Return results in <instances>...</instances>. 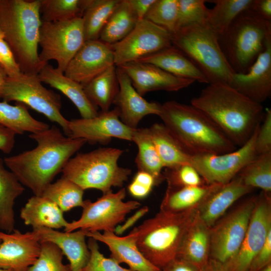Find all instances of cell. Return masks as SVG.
Masks as SVG:
<instances>
[{"mask_svg": "<svg viewBox=\"0 0 271 271\" xmlns=\"http://www.w3.org/2000/svg\"><path fill=\"white\" fill-rule=\"evenodd\" d=\"M29 137L37 146L16 155L6 157L5 165L19 182L34 195L42 196L46 187L86 143L83 139L63 134L55 125Z\"/></svg>", "mask_w": 271, "mask_h": 271, "instance_id": "6da1fadb", "label": "cell"}, {"mask_svg": "<svg viewBox=\"0 0 271 271\" xmlns=\"http://www.w3.org/2000/svg\"><path fill=\"white\" fill-rule=\"evenodd\" d=\"M191 104L205 113L236 147L248 141L264 114L261 104L226 84H208Z\"/></svg>", "mask_w": 271, "mask_h": 271, "instance_id": "7a4b0ae2", "label": "cell"}, {"mask_svg": "<svg viewBox=\"0 0 271 271\" xmlns=\"http://www.w3.org/2000/svg\"><path fill=\"white\" fill-rule=\"evenodd\" d=\"M159 116L191 156L222 154L237 149L213 121L191 104L165 102Z\"/></svg>", "mask_w": 271, "mask_h": 271, "instance_id": "3957f363", "label": "cell"}, {"mask_svg": "<svg viewBox=\"0 0 271 271\" xmlns=\"http://www.w3.org/2000/svg\"><path fill=\"white\" fill-rule=\"evenodd\" d=\"M40 6V0H0V30L24 73L38 74L45 65L38 53Z\"/></svg>", "mask_w": 271, "mask_h": 271, "instance_id": "277c9868", "label": "cell"}, {"mask_svg": "<svg viewBox=\"0 0 271 271\" xmlns=\"http://www.w3.org/2000/svg\"><path fill=\"white\" fill-rule=\"evenodd\" d=\"M197 210L172 213L160 210L130 232L143 255L162 269L175 258Z\"/></svg>", "mask_w": 271, "mask_h": 271, "instance_id": "5b68a950", "label": "cell"}, {"mask_svg": "<svg viewBox=\"0 0 271 271\" xmlns=\"http://www.w3.org/2000/svg\"><path fill=\"white\" fill-rule=\"evenodd\" d=\"M271 39V22L251 9L241 12L218 37L221 49L235 73L248 71Z\"/></svg>", "mask_w": 271, "mask_h": 271, "instance_id": "8992f818", "label": "cell"}, {"mask_svg": "<svg viewBox=\"0 0 271 271\" xmlns=\"http://www.w3.org/2000/svg\"><path fill=\"white\" fill-rule=\"evenodd\" d=\"M123 152L118 148L106 147L78 153L65 165L62 176L84 190L95 189L105 194L112 187H122L131 174L130 169L118 164Z\"/></svg>", "mask_w": 271, "mask_h": 271, "instance_id": "52a82bcc", "label": "cell"}, {"mask_svg": "<svg viewBox=\"0 0 271 271\" xmlns=\"http://www.w3.org/2000/svg\"><path fill=\"white\" fill-rule=\"evenodd\" d=\"M172 45L198 68L209 84L229 85L235 73L220 47L218 35L204 23L194 24L171 34Z\"/></svg>", "mask_w": 271, "mask_h": 271, "instance_id": "ba28073f", "label": "cell"}, {"mask_svg": "<svg viewBox=\"0 0 271 271\" xmlns=\"http://www.w3.org/2000/svg\"><path fill=\"white\" fill-rule=\"evenodd\" d=\"M2 99L8 103H23L43 114L50 121L58 124L65 135L69 137V120L61 112V96L43 86L38 74L21 72L15 76H7Z\"/></svg>", "mask_w": 271, "mask_h": 271, "instance_id": "9c48e42d", "label": "cell"}, {"mask_svg": "<svg viewBox=\"0 0 271 271\" xmlns=\"http://www.w3.org/2000/svg\"><path fill=\"white\" fill-rule=\"evenodd\" d=\"M125 195V189L122 188L115 193L112 190L103 194L94 202L84 200L80 217L68 222L64 231L84 229L89 232H114L119 224L124 221L126 216L141 205L137 201H123Z\"/></svg>", "mask_w": 271, "mask_h": 271, "instance_id": "30bf717a", "label": "cell"}, {"mask_svg": "<svg viewBox=\"0 0 271 271\" xmlns=\"http://www.w3.org/2000/svg\"><path fill=\"white\" fill-rule=\"evenodd\" d=\"M85 41L82 18L61 22H42L39 42L41 48L39 59L45 64L50 60H55L57 68L64 73Z\"/></svg>", "mask_w": 271, "mask_h": 271, "instance_id": "8fae6325", "label": "cell"}, {"mask_svg": "<svg viewBox=\"0 0 271 271\" xmlns=\"http://www.w3.org/2000/svg\"><path fill=\"white\" fill-rule=\"evenodd\" d=\"M256 197L244 201L210 227V258L222 264L238 251L245 236Z\"/></svg>", "mask_w": 271, "mask_h": 271, "instance_id": "7c38bea8", "label": "cell"}, {"mask_svg": "<svg viewBox=\"0 0 271 271\" xmlns=\"http://www.w3.org/2000/svg\"><path fill=\"white\" fill-rule=\"evenodd\" d=\"M260 124L248 141L234 151L222 154L191 156L190 164L206 184H224L230 182L256 157L255 141Z\"/></svg>", "mask_w": 271, "mask_h": 271, "instance_id": "4fadbf2b", "label": "cell"}, {"mask_svg": "<svg viewBox=\"0 0 271 271\" xmlns=\"http://www.w3.org/2000/svg\"><path fill=\"white\" fill-rule=\"evenodd\" d=\"M172 45L168 31L145 19L139 21L123 39L110 45L115 66L136 61Z\"/></svg>", "mask_w": 271, "mask_h": 271, "instance_id": "5bb4252c", "label": "cell"}, {"mask_svg": "<svg viewBox=\"0 0 271 271\" xmlns=\"http://www.w3.org/2000/svg\"><path fill=\"white\" fill-rule=\"evenodd\" d=\"M271 232L270 193L264 191L256 196L247 229L236 254L222 264L226 271H248L256 253L263 246Z\"/></svg>", "mask_w": 271, "mask_h": 271, "instance_id": "9a60e30c", "label": "cell"}, {"mask_svg": "<svg viewBox=\"0 0 271 271\" xmlns=\"http://www.w3.org/2000/svg\"><path fill=\"white\" fill-rule=\"evenodd\" d=\"M69 137L83 139L91 144H106L112 138L131 141L133 130L121 121L116 107L92 118L69 120Z\"/></svg>", "mask_w": 271, "mask_h": 271, "instance_id": "2e32d148", "label": "cell"}, {"mask_svg": "<svg viewBox=\"0 0 271 271\" xmlns=\"http://www.w3.org/2000/svg\"><path fill=\"white\" fill-rule=\"evenodd\" d=\"M114 65L110 45L100 40L85 41L64 74L83 86Z\"/></svg>", "mask_w": 271, "mask_h": 271, "instance_id": "e0dca14e", "label": "cell"}, {"mask_svg": "<svg viewBox=\"0 0 271 271\" xmlns=\"http://www.w3.org/2000/svg\"><path fill=\"white\" fill-rule=\"evenodd\" d=\"M0 239L1 268L27 271L40 254V239L34 230L25 233L16 229L10 233L0 231Z\"/></svg>", "mask_w": 271, "mask_h": 271, "instance_id": "ac0fdd59", "label": "cell"}, {"mask_svg": "<svg viewBox=\"0 0 271 271\" xmlns=\"http://www.w3.org/2000/svg\"><path fill=\"white\" fill-rule=\"evenodd\" d=\"M116 67L126 74L133 87L142 96L151 91H177L195 82L175 76L149 63L134 61Z\"/></svg>", "mask_w": 271, "mask_h": 271, "instance_id": "d6986e66", "label": "cell"}, {"mask_svg": "<svg viewBox=\"0 0 271 271\" xmlns=\"http://www.w3.org/2000/svg\"><path fill=\"white\" fill-rule=\"evenodd\" d=\"M229 85L259 104L270 96L271 39L248 71L234 73Z\"/></svg>", "mask_w": 271, "mask_h": 271, "instance_id": "ffe728a7", "label": "cell"}, {"mask_svg": "<svg viewBox=\"0 0 271 271\" xmlns=\"http://www.w3.org/2000/svg\"><path fill=\"white\" fill-rule=\"evenodd\" d=\"M116 72L119 91L113 104L119 110L121 121L129 127L135 129L145 116L150 114L159 116L162 104L145 99L136 91L122 69L116 67Z\"/></svg>", "mask_w": 271, "mask_h": 271, "instance_id": "44dd1931", "label": "cell"}, {"mask_svg": "<svg viewBox=\"0 0 271 271\" xmlns=\"http://www.w3.org/2000/svg\"><path fill=\"white\" fill-rule=\"evenodd\" d=\"M253 189L245 185L237 175L226 184H217L198 207L197 213L211 227L224 215L233 203Z\"/></svg>", "mask_w": 271, "mask_h": 271, "instance_id": "7402d4cb", "label": "cell"}, {"mask_svg": "<svg viewBox=\"0 0 271 271\" xmlns=\"http://www.w3.org/2000/svg\"><path fill=\"white\" fill-rule=\"evenodd\" d=\"M86 236L106 244L110 252V257L119 264H127L132 271H162L151 263L140 251L136 238L131 232L120 236L113 232L86 231Z\"/></svg>", "mask_w": 271, "mask_h": 271, "instance_id": "603a6c76", "label": "cell"}, {"mask_svg": "<svg viewBox=\"0 0 271 271\" xmlns=\"http://www.w3.org/2000/svg\"><path fill=\"white\" fill-rule=\"evenodd\" d=\"M40 241L55 244L69 260L71 271H82L90 256L85 241L86 230L79 229L71 232H60L51 228L40 227L33 228Z\"/></svg>", "mask_w": 271, "mask_h": 271, "instance_id": "cb8c5ba5", "label": "cell"}, {"mask_svg": "<svg viewBox=\"0 0 271 271\" xmlns=\"http://www.w3.org/2000/svg\"><path fill=\"white\" fill-rule=\"evenodd\" d=\"M210 227L196 211L183 238L176 257L203 269L210 259Z\"/></svg>", "mask_w": 271, "mask_h": 271, "instance_id": "d4e9b609", "label": "cell"}, {"mask_svg": "<svg viewBox=\"0 0 271 271\" xmlns=\"http://www.w3.org/2000/svg\"><path fill=\"white\" fill-rule=\"evenodd\" d=\"M38 75L42 82L58 90L67 96L77 107L82 118H92L98 114L97 107L89 100L82 85L66 76L57 67L47 63Z\"/></svg>", "mask_w": 271, "mask_h": 271, "instance_id": "484cf974", "label": "cell"}, {"mask_svg": "<svg viewBox=\"0 0 271 271\" xmlns=\"http://www.w3.org/2000/svg\"><path fill=\"white\" fill-rule=\"evenodd\" d=\"M136 62L149 63L178 77L208 84L204 75L180 49L172 45Z\"/></svg>", "mask_w": 271, "mask_h": 271, "instance_id": "4316f807", "label": "cell"}, {"mask_svg": "<svg viewBox=\"0 0 271 271\" xmlns=\"http://www.w3.org/2000/svg\"><path fill=\"white\" fill-rule=\"evenodd\" d=\"M20 217L26 225L53 229L65 227L68 222L63 212L54 202L43 196L34 195L22 208Z\"/></svg>", "mask_w": 271, "mask_h": 271, "instance_id": "83f0119b", "label": "cell"}, {"mask_svg": "<svg viewBox=\"0 0 271 271\" xmlns=\"http://www.w3.org/2000/svg\"><path fill=\"white\" fill-rule=\"evenodd\" d=\"M217 184L177 188L167 186L160 210L172 213L197 210Z\"/></svg>", "mask_w": 271, "mask_h": 271, "instance_id": "f1b7e54d", "label": "cell"}, {"mask_svg": "<svg viewBox=\"0 0 271 271\" xmlns=\"http://www.w3.org/2000/svg\"><path fill=\"white\" fill-rule=\"evenodd\" d=\"M4 164L0 158V229L10 233L15 229V200L25 188L16 175L5 168Z\"/></svg>", "mask_w": 271, "mask_h": 271, "instance_id": "f546056e", "label": "cell"}, {"mask_svg": "<svg viewBox=\"0 0 271 271\" xmlns=\"http://www.w3.org/2000/svg\"><path fill=\"white\" fill-rule=\"evenodd\" d=\"M149 129L164 168L190 164L192 156L163 123H155Z\"/></svg>", "mask_w": 271, "mask_h": 271, "instance_id": "4dcf8cb0", "label": "cell"}, {"mask_svg": "<svg viewBox=\"0 0 271 271\" xmlns=\"http://www.w3.org/2000/svg\"><path fill=\"white\" fill-rule=\"evenodd\" d=\"M131 141L135 143L138 149L135 159L138 171L151 174L154 178L156 185L160 184L164 180L162 173L164 167L149 127L133 129Z\"/></svg>", "mask_w": 271, "mask_h": 271, "instance_id": "1f68e13d", "label": "cell"}, {"mask_svg": "<svg viewBox=\"0 0 271 271\" xmlns=\"http://www.w3.org/2000/svg\"><path fill=\"white\" fill-rule=\"evenodd\" d=\"M83 87L94 105L99 107L101 111L109 110L119 91L116 67L110 66Z\"/></svg>", "mask_w": 271, "mask_h": 271, "instance_id": "d6a6232c", "label": "cell"}, {"mask_svg": "<svg viewBox=\"0 0 271 271\" xmlns=\"http://www.w3.org/2000/svg\"><path fill=\"white\" fill-rule=\"evenodd\" d=\"M138 21L128 0H120L103 27L99 40L109 45L116 43L130 33Z\"/></svg>", "mask_w": 271, "mask_h": 271, "instance_id": "836d02e7", "label": "cell"}, {"mask_svg": "<svg viewBox=\"0 0 271 271\" xmlns=\"http://www.w3.org/2000/svg\"><path fill=\"white\" fill-rule=\"evenodd\" d=\"M0 124L19 134L36 133L50 127L47 123L34 118L25 104L16 103L13 105L4 101L0 102Z\"/></svg>", "mask_w": 271, "mask_h": 271, "instance_id": "e575fe53", "label": "cell"}, {"mask_svg": "<svg viewBox=\"0 0 271 271\" xmlns=\"http://www.w3.org/2000/svg\"><path fill=\"white\" fill-rule=\"evenodd\" d=\"M204 23L218 37L223 35L233 20L243 11L251 8L253 0H213Z\"/></svg>", "mask_w": 271, "mask_h": 271, "instance_id": "d590c367", "label": "cell"}, {"mask_svg": "<svg viewBox=\"0 0 271 271\" xmlns=\"http://www.w3.org/2000/svg\"><path fill=\"white\" fill-rule=\"evenodd\" d=\"M120 0H87L82 15L85 41L99 40L100 33Z\"/></svg>", "mask_w": 271, "mask_h": 271, "instance_id": "8d00e7d4", "label": "cell"}, {"mask_svg": "<svg viewBox=\"0 0 271 271\" xmlns=\"http://www.w3.org/2000/svg\"><path fill=\"white\" fill-rule=\"evenodd\" d=\"M84 191L76 184L62 176L50 184L42 196L54 202L64 212L74 207H82Z\"/></svg>", "mask_w": 271, "mask_h": 271, "instance_id": "74e56055", "label": "cell"}, {"mask_svg": "<svg viewBox=\"0 0 271 271\" xmlns=\"http://www.w3.org/2000/svg\"><path fill=\"white\" fill-rule=\"evenodd\" d=\"M246 186L271 192V152L258 155L237 174Z\"/></svg>", "mask_w": 271, "mask_h": 271, "instance_id": "f35d334b", "label": "cell"}, {"mask_svg": "<svg viewBox=\"0 0 271 271\" xmlns=\"http://www.w3.org/2000/svg\"><path fill=\"white\" fill-rule=\"evenodd\" d=\"M42 22H54L82 18L86 0H40Z\"/></svg>", "mask_w": 271, "mask_h": 271, "instance_id": "ab89813d", "label": "cell"}, {"mask_svg": "<svg viewBox=\"0 0 271 271\" xmlns=\"http://www.w3.org/2000/svg\"><path fill=\"white\" fill-rule=\"evenodd\" d=\"M178 0H156L144 19L168 31L171 34L176 30Z\"/></svg>", "mask_w": 271, "mask_h": 271, "instance_id": "60d3db41", "label": "cell"}, {"mask_svg": "<svg viewBox=\"0 0 271 271\" xmlns=\"http://www.w3.org/2000/svg\"><path fill=\"white\" fill-rule=\"evenodd\" d=\"M40 244V254L27 271H71L69 264L63 263L64 254L55 244L49 241Z\"/></svg>", "mask_w": 271, "mask_h": 271, "instance_id": "b9f144b4", "label": "cell"}, {"mask_svg": "<svg viewBox=\"0 0 271 271\" xmlns=\"http://www.w3.org/2000/svg\"><path fill=\"white\" fill-rule=\"evenodd\" d=\"M204 0H178V10L176 30L186 26L204 23L209 9Z\"/></svg>", "mask_w": 271, "mask_h": 271, "instance_id": "7bdbcfd3", "label": "cell"}, {"mask_svg": "<svg viewBox=\"0 0 271 271\" xmlns=\"http://www.w3.org/2000/svg\"><path fill=\"white\" fill-rule=\"evenodd\" d=\"M163 174L168 187L177 188L206 184L199 173L190 164L165 168Z\"/></svg>", "mask_w": 271, "mask_h": 271, "instance_id": "ee69618b", "label": "cell"}, {"mask_svg": "<svg viewBox=\"0 0 271 271\" xmlns=\"http://www.w3.org/2000/svg\"><path fill=\"white\" fill-rule=\"evenodd\" d=\"M97 241L89 237L87 245L90 256L82 271H132L121 266L111 257H105L100 251Z\"/></svg>", "mask_w": 271, "mask_h": 271, "instance_id": "f6af8a7d", "label": "cell"}, {"mask_svg": "<svg viewBox=\"0 0 271 271\" xmlns=\"http://www.w3.org/2000/svg\"><path fill=\"white\" fill-rule=\"evenodd\" d=\"M255 141L257 155L271 152V110L267 108Z\"/></svg>", "mask_w": 271, "mask_h": 271, "instance_id": "bcb514c9", "label": "cell"}, {"mask_svg": "<svg viewBox=\"0 0 271 271\" xmlns=\"http://www.w3.org/2000/svg\"><path fill=\"white\" fill-rule=\"evenodd\" d=\"M156 185V181L151 174L138 171L128 186V191L133 197L142 199L147 197Z\"/></svg>", "mask_w": 271, "mask_h": 271, "instance_id": "7dc6e473", "label": "cell"}, {"mask_svg": "<svg viewBox=\"0 0 271 271\" xmlns=\"http://www.w3.org/2000/svg\"><path fill=\"white\" fill-rule=\"evenodd\" d=\"M0 66L8 77L15 76L21 72L9 45L0 30Z\"/></svg>", "mask_w": 271, "mask_h": 271, "instance_id": "c3c4849f", "label": "cell"}, {"mask_svg": "<svg viewBox=\"0 0 271 271\" xmlns=\"http://www.w3.org/2000/svg\"><path fill=\"white\" fill-rule=\"evenodd\" d=\"M271 263V232L266 241L252 259L248 271H259Z\"/></svg>", "mask_w": 271, "mask_h": 271, "instance_id": "681fc988", "label": "cell"}, {"mask_svg": "<svg viewBox=\"0 0 271 271\" xmlns=\"http://www.w3.org/2000/svg\"><path fill=\"white\" fill-rule=\"evenodd\" d=\"M17 134L13 130L0 124V150L5 154H9L15 144V137Z\"/></svg>", "mask_w": 271, "mask_h": 271, "instance_id": "f907efd6", "label": "cell"}, {"mask_svg": "<svg viewBox=\"0 0 271 271\" xmlns=\"http://www.w3.org/2000/svg\"><path fill=\"white\" fill-rule=\"evenodd\" d=\"M162 271H203L181 258L176 257L162 269Z\"/></svg>", "mask_w": 271, "mask_h": 271, "instance_id": "816d5d0a", "label": "cell"}, {"mask_svg": "<svg viewBox=\"0 0 271 271\" xmlns=\"http://www.w3.org/2000/svg\"><path fill=\"white\" fill-rule=\"evenodd\" d=\"M149 211V208L147 206H144L131 216L129 217L122 225H118L115 229L114 233L119 235L122 234L126 230L132 226L140 219L143 217Z\"/></svg>", "mask_w": 271, "mask_h": 271, "instance_id": "f5cc1de1", "label": "cell"}, {"mask_svg": "<svg viewBox=\"0 0 271 271\" xmlns=\"http://www.w3.org/2000/svg\"><path fill=\"white\" fill-rule=\"evenodd\" d=\"M250 9L263 19L271 22V0H253Z\"/></svg>", "mask_w": 271, "mask_h": 271, "instance_id": "db71d44e", "label": "cell"}, {"mask_svg": "<svg viewBox=\"0 0 271 271\" xmlns=\"http://www.w3.org/2000/svg\"><path fill=\"white\" fill-rule=\"evenodd\" d=\"M156 0H128L138 21L143 20Z\"/></svg>", "mask_w": 271, "mask_h": 271, "instance_id": "11a10c76", "label": "cell"}, {"mask_svg": "<svg viewBox=\"0 0 271 271\" xmlns=\"http://www.w3.org/2000/svg\"><path fill=\"white\" fill-rule=\"evenodd\" d=\"M203 271H226L221 263L210 258Z\"/></svg>", "mask_w": 271, "mask_h": 271, "instance_id": "9f6ffc18", "label": "cell"}, {"mask_svg": "<svg viewBox=\"0 0 271 271\" xmlns=\"http://www.w3.org/2000/svg\"><path fill=\"white\" fill-rule=\"evenodd\" d=\"M7 76L4 70L0 66V99H2L3 89Z\"/></svg>", "mask_w": 271, "mask_h": 271, "instance_id": "6f0895ef", "label": "cell"}, {"mask_svg": "<svg viewBox=\"0 0 271 271\" xmlns=\"http://www.w3.org/2000/svg\"><path fill=\"white\" fill-rule=\"evenodd\" d=\"M259 271H271V263L269 264Z\"/></svg>", "mask_w": 271, "mask_h": 271, "instance_id": "680465c9", "label": "cell"}, {"mask_svg": "<svg viewBox=\"0 0 271 271\" xmlns=\"http://www.w3.org/2000/svg\"><path fill=\"white\" fill-rule=\"evenodd\" d=\"M0 271H13L12 269H3L0 268Z\"/></svg>", "mask_w": 271, "mask_h": 271, "instance_id": "91938a15", "label": "cell"}, {"mask_svg": "<svg viewBox=\"0 0 271 271\" xmlns=\"http://www.w3.org/2000/svg\"><path fill=\"white\" fill-rule=\"evenodd\" d=\"M1 240L0 239V244H1Z\"/></svg>", "mask_w": 271, "mask_h": 271, "instance_id": "94428289", "label": "cell"}]
</instances>
